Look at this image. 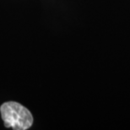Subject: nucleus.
Wrapping results in <instances>:
<instances>
[{"label":"nucleus","instance_id":"f257e3e1","mask_svg":"<svg viewBox=\"0 0 130 130\" xmlns=\"http://www.w3.org/2000/svg\"><path fill=\"white\" fill-rule=\"evenodd\" d=\"M0 112L6 128L15 130H26L31 127L33 117L24 106L15 101H8L0 107Z\"/></svg>","mask_w":130,"mask_h":130}]
</instances>
